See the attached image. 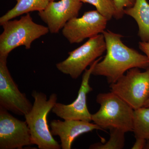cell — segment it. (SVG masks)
<instances>
[{"mask_svg":"<svg viewBox=\"0 0 149 149\" xmlns=\"http://www.w3.org/2000/svg\"><path fill=\"white\" fill-rule=\"evenodd\" d=\"M32 145L26 121L17 119L0 107V149H21Z\"/></svg>","mask_w":149,"mask_h":149,"instance_id":"obj_10","label":"cell"},{"mask_svg":"<svg viewBox=\"0 0 149 149\" xmlns=\"http://www.w3.org/2000/svg\"><path fill=\"white\" fill-rule=\"evenodd\" d=\"M7 58L0 56V107L24 116L33 104L26 94L20 92L12 77L7 65Z\"/></svg>","mask_w":149,"mask_h":149,"instance_id":"obj_7","label":"cell"},{"mask_svg":"<svg viewBox=\"0 0 149 149\" xmlns=\"http://www.w3.org/2000/svg\"><path fill=\"white\" fill-rule=\"evenodd\" d=\"M107 19L97 10L87 11L80 17L69 20L62 29V35L70 44H77L102 34Z\"/></svg>","mask_w":149,"mask_h":149,"instance_id":"obj_8","label":"cell"},{"mask_svg":"<svg viewBox=\"0 0 149 149\" xmlns=\"http://www.w3.org/2000/svg\"><path fill=\"white\" fill-rule=\"evenodd\" d=\"M34 99L32 109L24 116L32 138L33 145L40 149H60L61 145L55 140L49 128L47 117L57 102V95L52 93L49 99L45 93L33 91Z\"/></svg>","mask_w":149,"mask_h":149,"instance_id":"obj_2","label":"cell"},{"mask_svg":"<svg viewBox=\"0 0 149 149\" xmlns=\"http://www.w3.org/2000/svg\"><path fill=\"white\" fill-rule=\"evenodd\" d=\"M16 5L0 18V24L24 14L40 12L46 8L51 0H16Z\"/></svg>","mask_w":149,"mask_h":149,"instance_id":"obj_14","label":"cell"},{"mask_svg":"<svg viewBox=\"0 0 149 149\" xmlns=\"http://www.w3.org/2000/svg\"><path fill=\"white\" fill-rule=\"evenodd\" d=\"M145 149H149V140H147L146 145Z\"/></svg>","mask_w":149,"mask_h":149,"instance_id":"obj_22","label":"cell"},{"mask_svg":"<svg viewBox=\"0 0 149 149\" xmlns=\"http://www.w3.org/2000/svg\"><path fill=\"white\" fill-rule=\"evenodd\" d=\"M106 51V44L103 34L89 39L79 47L68 53V56L56 64L59 71L76 79L89 65L100 57Z\"/></svg>","mask_w":149,"mask_h":149,"instance_id":"obj_6","label":"cell"},{"mask_svg":"<svg viewBox=\"0 0 149 149\" xmlns=\"http://www.w3.org/2000/svg\"><path fill=\"white\" fill-rule=\"evenodd\" d=\"M1 26L0 56L8 57L11 52L21 46L29 49L34 41L49 32L47 27L34 22L29 13L19 19L6 22Z\"/></svg>","mask_w":149,"mask_h":149,"instance_id":"obj_4","label":"cell"},{"mask_svg":"<svg viewBox=\"0 0 149 149\" xmlns=\"http://www.w3.org/2000/svg\"><path fill=\"white\" fill-rule=\"evenodd\" d=\"M139 48L148 57L149 60V42H139Z\"/></svg>","mask_w":149,"mask_h":149,"instance_id":"obj_20","label":"cell"},{"mask_svg":"<svg viewBox=\"0 0 149 149\" xmlns=\"http://www.w3.org/2000/svg\"><path fill=\"white\" fill-rule=\"evenodd\" d=\"M83 3H88L94 6L96 10L109 21L114 18L116 12L114 0H80Z\"/></svg>","mask_w":149,"mask_h":149,"instance_id":"obj_17","label":"cell"},{"mask_svg":"<svg viewBox=\"0 0 149 149\" xmlns=\"http://www.w3.org/2000/svg\"><path fill=\"white\" fill-rule=\"evenodd\" d=\"M82 6L80 0H51L45 9L39 12L38 15L47 24L49 32L57 34L69 20L78 17Z\"/></svg>","mask_w":149,"mask_h":149,"instance_id":"obj_11","label":"cell"},{"mask_svg":"<svg viewBox=\"0 0 149 149\" xmlns=\"http://www.w3.org/2000/svg\"><path fill=\"white\" fill-rule=\"evenodd\" d=\"M133 132L135 138L149 140V107L134 110Z\"/></svg>","mask_w":149,"mask_h":149,"instance_id":"obj_15","label":"cell"},{"mask_svg":"<svg viewBox=\"0 0 149 149\" xmlns=\"http://www.w3.org/2000/svg\"><path fill=\"white\" fill-rule=\"evenodd\" d=\"M110 91L119 97L133 109L144 107L149 98V68L141 72L131 68L115 83L110 84Z\"/></svg>","mask_w":149,"mask_h":149,"instance_id":"obj_5","label":"cell"},{"mask_svg":"<svg viewBox=\"0 0 149 149\" xmlns=\"http://www.w3.org/2000/svg\"><path fill=\"white\" fill-rule=\"evenodd\" d=\"M136 141L132 147V149H145L147 140L141 138H136Z\"/></svg>","mask_w":149,"mask_h":149,"instance_id":"obj_19","label":"cell"},{"mask_svg":"<svg viewBox=\"0 0 149 149\" xmlns=\"http://www.w3.org/2000/svg\"><path fill=\"white\" fill-rule=\"evenodd\" d=\"M51 1H54V0H51Z\"/></svg>","mask_w":149,"mask_h":149,"instance_id":"obj_23","label":"cell"},{"mask_svg":"<svg viewBox=\"0 0 149 149\" xmlns=\"http://www.w3.org/2000/svg\"><path fill=\"white\" fill-rule=\"evenodd\" d=\"M116 6V12L114 18L119 19L123 17L125 8L134 5L136 0H114Z\"/></svg>","mask_w":149,"mask_h":149,"instance_id":"obj_18","label":"cell"},{"mask_svg":"<svg viewBox=\"0 0 149 149\" xmlns=\"http://www.w3.org/2000/svg\"><path fill=\"white\" fill-rule=\"evenodd\" d=\"M50 127L52 135L59 137L62 149H71L74 140L84 133L95 130H104L95 123L77 120H53Z\"/></svg>","mask_w":149,"mask_h":149,"instance_id":"obj_12","label":"cell"},{"mask_svg":"<svg viewBox=\"0 0 149 149\" xmlns=\"http://www.w3.org/2000/svg\"><path fill=\"white\" fill-rule=\"evenodd\" d=\"M124 14L133 17L139 27L138 36L142 42H149V3L147 0H136L134 5L125 8Z\"/></svg>","mask_w":149,"mask_h":149,"instance_id":"obj_13","label":"cell"},{"mask_svg":"<svg viewBox=\"0 0 149 149\" xmlns=\"http://www.w3.org/2000/svg\"><path fill=\"white\" fill-rule=\"evenodd\" d=\"M103 58H99L90 65L89 69L85 70L82 76V82L77 98L69 104L56 103L52 111L57 116L64 120H77L87 122L92 121V114L87 105V95L93 91L89 81L95 65Z\"/></svg>","mask_w":149,"mask_h":149,"instance_id":"obj_9","label":"cell"},{"mask_svg":"<svg viewBox=\"0 0 149 149\" xmlns=\"http://www.w3.org/2000/svg\"><path fill=\"white\" fill-rule=\"evenodd\" d=\"M102 34L106 44V54L95 65L93 75L105 77L111 84L131 68H149L148 57L125 45L121 40L122 35L109 30H105Z\"/></svg>","mask_w":149,"mask_h":149,"instance_id":"obj_1","label":"cell"},{"mask_svg":"<svg viewBox=\"0 0 149 149\" xmlns=\"http://www.w3.org/2000/svg\"><path fill=\"white\" fill-rule=\"evenodd\" d=\"M96 102L100 106L92 114V121L104 129L116 128L125 133L133 131L134 110L114 93H100Z\"/></svg>","mask_w":149,"mask_h":149,"instance_id":"obj_3","label":"cell"},{"mask_svg":"<svg viewBox=\"0 0 149 149\" xmlns=\"http://www.w3.org/2000/svg\"><path fill=\"white\" fill-rule=\"evenodd\" d=\"M110 138L105 143H98L92 144L91 149H122L125 146V132L116 128H109Z\"/></svg>","mask_w":149,"mask_h":149,"instance_id":"obj_16","label":"cell"},{"mask_svg":"<svg viewBox=\"0 0 149 149\" xmlns=\"http://www.w3.org/2000/svg\"><path fill=\"white\" fill-rule=\"evenodd\" d=\"M144 107H149V98L144 105Z\"/></svg>","mask_w":149,"mask_h":149,"instance_id":"obj_21","label":"cell"}]
</instances>
